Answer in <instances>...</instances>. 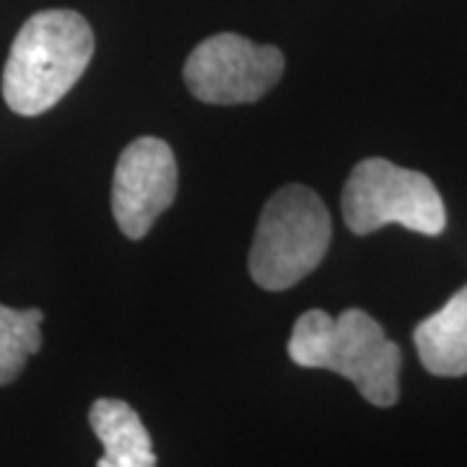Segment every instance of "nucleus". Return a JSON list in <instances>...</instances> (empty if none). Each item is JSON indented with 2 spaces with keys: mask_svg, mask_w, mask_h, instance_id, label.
<instances>
[{
  "mask_svg": "<svg viewBox=\"0 0 467 467\" xmlns=\"http://www.w3.org/2000/svg\"><path fill=\"white\" fill-rule=\"evenodd\" d=\"M288 356L296 367L346 377L377 408H392L400 398V348L364 309H346L340 317L322 309L304 312L294 325Z\"/></svg>",
  "mask_w": 467,
  "mask_h": 467,
  "instance_id": "f257e3e1",
  "label": "nucleus"
},
{
  "mask_svg": "<svg viewBox=\"0 0 467 467\" xmlns=\"http://www.w3.org/2000/svg\"><path fill=\"white\" fill-rule=\"evenodd\" d=\"M88 423L104 447L97 467H156L149 431L128 402L101 398L91 405Z\"/></svg>",
  "mask_w": 467,
  "mask_h": 467,
  "instance_id": "6e6552de",
  "label": "nucleus"
},
{
  "mask_svg": "<svg viewBox=\"0 0 467 467\" xmlns=\"http://www.w3.org/2000/svg\"><path fill=\"white\" fill-rule=\"evenodd\" d=\"M42 309H11L0 304V384H11L29 356L42 348Z\"/></svg>",
  "mask_w": 467,
  "mask_h": 467,
  "instance_id": "1a4fd4ad",
  "label": "nucleus"
},
{
  "mask_svg": "<svg viewBox=\"0 0 467 467\" xmlns=\"http://www.w3.org/2000/svg\"><path fill=\"white\" fill-rule=\"evenodd\" d=\"M343 218L358 236L387 223L436 236L447 226V208L436 184L416 169H402L387 159H364L350 171L340 198Z\"/></svg>",
  "mask_w": 467,
  "mask_h": 467,
  "instance_id": "20e7f679",
  "label": "nucleus"
},
{
  "mask_svg": "<svg viewBox=\"0 0 467 467\" xmlns=\"http://www.w3.org/2000/svg\"><path fill=\"white\" fill-rule=\"evenodd\" d=\"M94 57V32L67 8L24 21L3 70V99L21 117H36L66 97Z\"/></svg>",
  "mask_w": 467,
  "mask_h": 467,
  "instance_id": "f03ea898",
  "label": "nucleus"
},
{
  "mask_svg": "<svg viewBox=\"0 0 467 467\" xmlns=\"http://www.w3.org/2000/svg\"><path fill=\"white\" fill-rule=\"evenodd\" d=\"M284 52L254 45L239 34H216L201 42L184 63V84L205 104H252L284 76Z\"/></svg>",
  "mask_w": 467,
  "mask_h": 467,
  "instance_id": "39448f33",
  "label": "nucleus"
},
{
  "mask_svg": "<svg viewBox=\"0 0 467 467\" xmlns=\"http://www.w3.org/2000/svg\"><path fill=\"white\" fill-rule=\"evenodd\" d=\"M420 364L434 377L467 374V285L413 333Z\"/></svg>",
  "mask_w": 467,
  "mask_h": 467,
  "instance_id": "0eeeda50",
  "label": "nucleus"
},
{
  "mask_svg": "<svg viewBox=\"0 0 467 467\" xmlns=\"http://www.w3.org/2000/svg\"><path fill=\"white\" fill-rule=\"evenodd\" d=\"M177 161L161 138H138L119 153L112 180V213L128 239H143L177 198Z\"/></svg>",
  "mask_w": 467,
  "mask_h": 467,
  "instance_id": "423d86ee",
  "label": "nucleus"
},
{
  "mask_svg": "<svg viewBox=\"0 0 467 467\" xmlns=\"http://www.w3.org/2000/svg\"><path fill=\"white\" fill-rule=\"evenodd\" d=\"M333 221L319 195L285 184L270 195L250 250V275L265 291H285L325 260Z\"/></svg>",
  "mask_w": 467,
  "mask_h": 467,
  "instance_id": "7ed1b4c3",
  "label": "nucleus"
}]
</instances>
